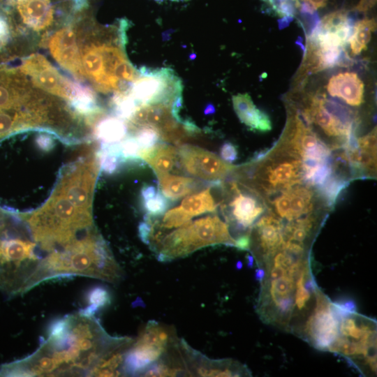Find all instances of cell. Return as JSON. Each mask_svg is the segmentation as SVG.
<instances>
[{
	"instance_id": "obj_4",
	"label": "cell",
	"mask_w": 377,
	"mask_h": 377,
	"mask_svg": "<svg viewBox=\"0 0 377 377\" xmlns=\"http://www.w3.org/2000/svg\"><path fill=\"white\" fill-rule=\"evenodd\" d=\"M128 93L138 105H164L179 111L182 105L183 86L179 77L168 68L142 66Z\"/></svg>"
},
{
	"instance_id": "obj_12",
	"label": "cell",
	"mask_w": 377,
	"mask_h": 377,
	"mask_svg": "<svg viewBox=\"0 0 377 377\" xmlns=\"http://www.w3.org/2000/svg\"><path fill=\"white\" fill-rule=\"evenodd\" d=\"M22 23L32 31H47L54 23L56 10L52 0H15Z\"/></svg>"
},
{
	"instance_id": "obj_18",
	"label": "cell",
	"mask_w": 377,
	"mask_h": 377,
	"mask_svg": "<svg viewBox=\"0 0 377 377\" xmlns=\"http://www.w3.org/2000/svg\"><path fill=\"white\" fill-rule=\"evenodd\" d=\"M178 151L165 143H157L154 147L140 150L139 157L154 169L157 175L168 173L177 161Z\"/></svg>"
},
{
	"instance_id": "obj_7",
	"label": "cell",
	"mask_w": 377,
	"mask_h": 377,
	"mask_svg": "<svg viewBox=\"0 0 377 377\" xmlns=\"http://www.w3.org/2000/svg\"><path fill=\"white\" fill-rule=\"evenodd\" d=\"M20 71L30 77L32 83L47 94L71 103L77 93L78 82L63 76L47 59L40 54H32L24 59Z\"/></svg>"
},
{
	"instance_id": "obj_28",
	"label": "cell",
	"mask_w": 377,
	"mask_h": 377,
	"mask_svg": "<svg viewBox=\"0 0 377 377\" xmlns=\"http://www.w3.org/2000/svg\"><path fill=\"white\" fill-rule=\"evenodd\" d=\"M121 156L125 158H138L140 147L134 136H130L117 144Z\"/></svg>"
},
{
	"instance_id": "obj_15",
	"label": "cell",
	"mask_w": 377,
	"mask_h": 377,
	"mask_svg": "<svg viewBox=\"0 0 377 377\" xmlns=\"http://www.w3.org/2000/svg\"><path fill=\"white\" fill-rule=\"evenodd\" d=\"M322 95H317L312 98L309 108L304 113L311 121L319 126L329 136L341 138L343 144L355 128H348L345 126L336 117L328 112L322 105Z\"/></svg>"
},
{
	"instance_id": "obj_19",
	"label": "cell",
	"mask_w": 377,
	"mask_h": 377,
	"mask_svg": "<svg viewBox=\"0 0 377 377\" xmlns=\"http://www.w3.org/2000/svg\"><path fill=\"white\" fill-rule=\"evenodd\" d=\"M158 177L160 191L169 200H178L193 190L195 182L193 179L168 173Z\"/></svg>"
},
{
	"instance_id": "obj_37",
	"label": "cell",
	"mask_w": 377,
	"mask_h": 377,
	"mask_svg": "<svg viewBox=\"0 0 377 377\" xmlns=\"http://www.w3.org/2000/svg\"><path fill=\"white\" fill-rule=\"evenodd\" d=\"M157 1H164V0H157ZM170 1H179V0H170Z\"/></svg>"
},
{
	"instance_id": "obj_5",
	"label": "cell",
	"mask_w": 377,
	"mask_h": 377,
	"mask_svg": "<svg viewBox=\"0 0 377 377\" xmlns=\"http://www.w3.org/2000/svg\"><path fill=\"white\" fill-rule=\"evenodd\" d=\"M168 243L175 256L182 258L208 246H234L235 239L230 235L228 225L218 216H208L168 233Z\"/></svg>"
},
{
	"instance_id": "obj_34",
	"label": "cell",
	"mask_w": 377,
	"mask_h": 377,
	"mask_svg": "<svg viewBox=\"0 0 377 377\" xmlns=\"http://www.w3.org/2000/svg\"><path fill=\"white\" fill-rule=\"evenodd\" d=\"M376 3V0H360L355 10L358 12H367L373 8Z\"/></svg>"
},
{
	"instance_id": "obj_13",
	"label": "cell",
	"mask_w": 377,
	"mask_h": 377,
	"mask_svg": "<svg viewBox=\"0 0 377 377\" xmlns=\"http://www.w3.org/2000/svg\"><path fill=\"white\" fill-rule=\"evenodd\" d=\"M327 90L330 95L341 98L350 105L358 106L363 102L364 84L355 73L345 72L332 76Z\"/></svg>"
},
{
	"instance_id": "obj_26",
	"label": "cell",
	"mask_w": 377,
	"mask_h": 377,
	"mask_svg": "<svg viewBox=\"0 0 377 377\" xmlns=\"http://www.w3.org/2000/svg\"><path fill=\"white\" fill-rule=\"evenodd\" d=\"M160 136L158 131L150 126L137 127L134 135L140 150L154 147L158 143Z\"/></svg>"
},
{
	"instance_id": "obj_25",
	"label": "cell",
	"mask_w": 377,
	"mask_h": 377,
	"mask_svg": "<svg viewBox=\"0 0 377 377\" xmlns=\"http://www.w3.org/2000/svg\"><path fill=\"white\" fill-rule=\"evenodd\" d=\"M191 218L181 206L176 207L165 213L159 227L161 229L177 228L188 223Z\"/></svg>"
},
{
	"instance_id": "obj_22",
	"label": "cell",
	"mask_w": 377,
	"mask_h": 377,
	"mask_svg": "<svg viewBox=\"0 0 377 377\" xmlns=\"http://www.w3.org/2000/svg\"><path fill=\"white\" fill-rule=\"evenodd\" d=\"M181 207L193 217L205 212H214L216 208V203L210 193V188H208L186 197L182 200Z\"/></svg>"
},
{
	"instance_id": "obj_30",
	"label": "cell",
	"mask_w": 377,
	"mask_h": 377,
	"mask_svg": "<svg viewBox=\"0 0 377 377\" xmlns=\"http://www.w3.org/2000/svg\"><path fill=\"white\" fill-rule=\"evenodd\" d=\"M10 35L8 20L2 14H0V52L8 44Z\"/></svg>"
},
{
	"instance_id": "obj_31",
	"label": "cell",
	"mask_w": 377,
	"mask_h": 377,
	"mask_svg": "<svg viewBox=\"0 0 377 377\" xmlns=\"http://www.w3.org/2000/svg\"><path fill=\"white\" fill-rule=\"evenodd\" d=\"M220 155L222 159L228 163H232L237 158V150L236 147L231 142H225L221 147Z\"/></svg>"
},
{
	"instance_id": "obj_27",
	"label": "cell",
	"mask_w": 377,
	"mask_h": 377,
	"mask_svg": "<svg viewBox=\"0 0 377 377\" xmlns=\"http://www.w3.org/2000/svg\"><path fill=\"white\" fill-rule=\"evenodd\" d=\"M170 202L160 191L153 198L144 200L143 206L148 216H158L163 214L169 207Z\"/></svg>"
},
{
	"instance_id": "obj_35",
	"label": "cell",
	"mask_w": 377,
	"mask_h": 377,
	"mask_svg": "<svg viewBox=\"0 0 377 377\" xmlns=\"http://www.w3.org/2000/svg\"><path fill=\"white\" fill-rule=\"evenodd\" d=\"M38 143L41 147H48L52 143V140L48 136L41 135L38 139Z\"/></svg>"
},
{
	"instance_id": "obj_6",
	"label": "cell",
	"mask_w": 377,
	"mask_h": 377,
	"mask_svg": "<svg viewBox=\"0 0 377 377\" xmlns=\"http://www.w3.org/2000/svg\"><path fill=\"white\" fill-rule=\"evenodd\" d=\"M341 310L342 304L332 302L318 289L315 306L299 335L314 348L328 351L339 336Z\"/></svg>"
},
{
	"instance_id": "obj_23",
	"label": "cell",
	"mask_w": 377,
	"mask_h": 377,
	"mask_svg": "<svg viewBox=\"0 0 377 377\" xmlns=\"http://www.w3.org/2000/svg\"><path fill=\"white\" fill-rule=\"evenodd\" d=\"M348 184V181L332 172L323 184L318 187V192L327 205L331 206L334 204L339 194L347 186Z\"/></svg>"
},
{
	"instance_id": "obj_17",
	"label": "cell",
	"mask_w": 377,
	"mask_h": 377,
	"mask_svg": "<svg viewBox=\"0 0 377 377\" xmlns=\"http://www.w3.org/2000/svg\"><path fill=\"white\" fill-rule=\"evenodd\" d=\"M236 190L237 195L230 203L231 220L239 227L246 228L263 213L264 208L251 195L244 194Z\"/></svg>"
},
{
	"instance_id": "obj_11",
	"label": "cell",
	"mask_w": 377,
	"mask_h": 377,
	"mask_svg": "<svg viewBox=\"0 0 377 377\" xmlns=\"http://www.w3.org/2000/svg\"><path fill=\"white\" fill-rule=\"evenodd\" d=\"M257 249L256 256L258 265L279 250L283 242V226L274 215L263 216L254 226Z\"/></svg>"
},
{
	"instance_id": "obj_21",
	"label": "cell",
	"mask_w": 377,
	"mask_h": 377,
	"mask_svg": "<svg viewBox=\"0 0 377 377\" xmlns=\"http://www.w3.org/2000/svg\"><path fill=\"white\" fill-rule=\"evenodd\" d=\"M376 29V23L374 19H363L353 24L348 42L353 54H360L363 50H367L371 33Z\"/></svg>"
},
{
	"instance_id": "obj_8",
	"label": "cell",
	"mask_w": 377,
	"mask_h": 377,
	"mask_svg": "<svg viewBox=\"0 0 377 377\" xmlns=\"http://www.w3.org/2000/svg\"><path fill=\"white\" fill-rule=\"evenodd\" d=\"M178 154L189 174L206 181L219 182L234 168L214 154L196 146L182 145Z\"/></svg>"
},
{
	"instance_id": "obj_16",
	"label": "cell",
	"mask_w": 377,
	"mask_h": 377,
	"mask_svg": "<svg viewBox=\"0 0 377 377\" xmlns=\"http://www.w3.org/2000/svg\"><path fill=\"white\" fill-rule=\"evenodd\" d=\"M232 100L235 112L241 122L258 131H271L272 122L269 117L255 105L248 94H238L233 96Z\"/></svg>"
},
{
	"instance_id": "obj_20",
	"label": "cell",
	"mask_w": 377,
	"mask_h": 377,
	"mask_svg": "<svg viewBox=\"0 0 377 377\" xmlns=\"http://www.w3.org/2000/svg\"><path fill=\"white\" fill-rule=\"evenodd\" d=\"M127 129L124 120L117 117H109L97 124L95 133L104 144H114L125 138Z\"/></svg>"
},
{
	"instance_id": "obj_29",
	"label": "cell",
	"mask_w": 377,
	"mask_h": 377,
	"mask_svg": "<svg viewBox=\"0 0 377 377\" xmlns=\"http://www.w3.org/2000/svg\"><path fill=\"white\" fill-rule=\"evenodd\" d=\"M357 143L360 149L376 154V128H375L369 134L357 138Z\"/></svg>"
},
{
	"instance_id": "obj_1",
	"label": "cell",
	"mask_w": 377,
	"mask_h": 377,
	"mask_svg": "<svg viewBox=\"0 0 377 377\" xmlns=\"http://www.w3.org/2000/svg\"><path fill=\"white\" fill-rule=\"evenodd\" d=\"M133 341L110 336L94 316L68 315L52 324L32 355L3 364L0 376H96L104 361Z\"/></svg>"
},
{
	"instance_id": "obj_33",
	"label": "cell",
	"mask_w": 377,
	"mask_h": 377,
	"mask_svg": "<svg viewBox=\"0 0 377 377\" xmlns=\"http://www.w3.org/2000/svg\"><path fill=\"white\" fill-rule=\"evenodd\" d=\"M157 192L158 191H156V188L154 186H151V185L145 186L141 191V195H142V200L143 201L147 200L153 198L154 196L156 195Z\"/></svg>"
},
{
	"instance_id": "obj_32",
	"label": "cell",
	"mask_w": 377,
	"mask_h": 377,
	"mask_svg": "<svg viewBox=\"0 0 377 377\" xmlns=\"http://www.w3.org/2000/svg\"><path fill=\"white\" fill-rule=\"evenodd\" d=\"M251 246V238L249 234L242 235L235 239V246L240 250H250Z\"/></svg>"
},
{
	"instance_id": "obj_9",
	"label": "cell",
	"mask_w": 377,
	"mask_h": 377,
	"mask_svg": "<svg viewBox=\"0 0 377 377\" xmlns=\"http://www.w3.org/2000/svg\"><path fill=\"white\" fill-rule=\"evenodd\" d=\"M179 346L188 376H249L251 371L244 364L232 359L212 360L193 350L184 340Z\"/></svg>"
},
{
	"instance_id": "obj_2",
	"label": "cell",
	"mask_w": 377,
	"mask_h": 377,
	"mask_svg": "<svg viewBox=\"0 0 377 377\" xmlns=\"http://www.w3.org/2000/svg\"><path fill=\"white\" fill-rule=\"evenodd\" d=\"M73 22L79 54L81 82H87L96 91L118 94L128 90L139 75L127 58L126 20L118 27H101L82 24L80 17Z\"/></svg>"
},
{
	"instance_id": "obj_3",
	"label": "cell",
	"mask_w": 377,
	"mask_h": 377,
	"mask_svg": "<svg viewBox=\"0 0 377 377\" xmlns=\"http://www.w3.org/2000/svg\"><path fill=\"white\" fill-rule=\"evenodd\" d=\"M178 341L172 326L149 320L127 349L121 368L122 374H142Z\"/></svg>"
},
{
	"instance_id": "obj_10",
	"label": "cell",
	"mask_w": 377,
	"mask_h": 377,
	"mask_svg": "<svg viewBox=\"0 0 377 377\" xmlns=\"http://www.w3.org/2000/svg\"><path fill=\"white\" fill-rule=\"evenodd\" d=\"M47 46L55 61L81 82V69L73 22L55 31L48 38Z\"/></svg>"
},
{
	"instance_id": "obj_36",
	"label": "cell",
	"mask_w": 377,
	"mask_h": 377,
	"mask_svg": "<svg viewBox=\"0 0 377 377\" xmlns=\"http://www.w3.org/2000/svg\"><path fill=\"white\" fill-rule=\"evenodd\" d=\"M316 9L324 7L327 0H307Z\"/></svg>"
},
{
	"instance_id": "obj_24",
	"label": "cell",
	"mask_w": 377,
	"mask_h": 377,
	"mask_svg": "<svg viewBox=\"0 0 377 377\" xmlns=\"http://www.w3.org/2000/svg\"><path fill=\"white\" fill-rule=\"evenodd\" d=\"M89 306L80 311L87 316L94 314L101 308L108 306L111 301V295L108 289L103 286L92 288L87 296Z\"/></svg>"
},
{
	"instance_id": "obj_14",
	"label": "cell",
	"mask_w": 377,
	"mask_h": 377,
	"mask_svg": "<svg viewBox=\"0 0 377 377\" xmlns=\"http://www.w3.org/2000/svg\"><path fill=\"white\" fill-rule=\"evenodd\" d=\"M263 177L268 186L273 188L283 187L288 188L295 184L303 180L302 161L293 159L279 161L267 166Z\"/></svg>"
}]
</instances>
